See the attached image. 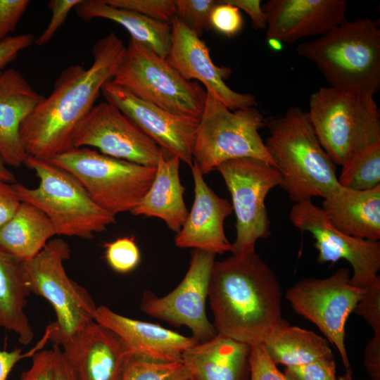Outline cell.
I'll use <instances>...</instances> for the list:
<instances>
[{
    "label": "cell",
    "mask_w": 380,
    "mask_h": 380,
    "mask_svg": "<svg viewBox=\"0 0 380 380\" xmlns=\"http://www.w3.org/2000/svg\"><path fill=\"white\" fill-rule=\"evenodd\" d=\"M125 50L123 42L110 32L94 44L88 68L72 65L61 73L51 94L20 126L27 156L50 161L73 148L77 125L95 105L103 86L114 77Z\"/></svg>",
    "instance_id": "cell-1"
},
{
    "label": "cell",
    "mask_w": 380,
    "mask_h": 380,
    "mask_svg": "<svg viewBox=\"0 0 380 380\" xmlns=\"http://www.w3.org/2000/svg\"><path fill=\"white\" fill-rule=\"evenodd\" d=\"M281 295L277 276L255 252L215 261L208 297L217 333L262 343L283 320Z\"/></svg>",
    "instance_id": "cell-2"
},
{
    "label": "cell",
    "mask_w": 380,
    "mask_h": 380,
    "mask_svg": "<svg viewBox=\"0 0 380 380\" xmlns=\"http://www.w3.org/2000/svg\"><path fill=\"white\" fill-rule=\"evenodd\" d=\"M265 145L281 176L279 186L295 203L324 198L340 184L336 164L322 147L307 111L291 106L266 120Z\"/></svg>",
    "instance_id": "cell-3"
},
{
    "label": "cell",
    "mask_w": 380,
    "mask_h": 380,
    "mask_svg": "<svg viewBox=\"0 0 380 380\" xmlns=\"http://www.w3.org/2000/svg\"><path fill=\"white\" fill-rule=\"evenodd\" d=\"M298 55L313 63L329 87L373 96L380 89V28L371 18L346 20L300 43Z\"/></svg>",
    "instance_id": "cell-4"
},
{
    "label": "cell",
    "mask_w": 380,
    "mask_h": 380,
    "mask_svg": "<svg viewBox=\"0 0 380 380\" xmlns=\"http://www.w3.org/2000/svg\"><path fill=\"white\" fill-rule=\"evenodd\" d=\"M24 165L39 178L35 188L12 184L21 202L42 210L56 235L91 239L115 222V216L99 206L80 182L51 161L27 156Z\"/></svg>",
    "instance_id": "cell-5"
},
{
    "label": "cell",
    "mask_w": 380,
    "mask_h": 380,
    "mask_svg": "<svg viewBox=\"0 0 380 380\" xmlns=\"http://www.w3.org/2000/svg\"><path fill=\"white\" fill-rule=\"evenodd\" d=\"M307 113L322 147L336 165L380 143V114L373 96L323 87L311 94Z\"/></svg>",
    "instance_id": "cell-6"
},
{
    "label": "cell",
    "mask_w": 380,
    "mask_h": 380,
    "mask_svg": "<svg viewBox=\"0 0 380 380\" xmlns=\"http://www.w3.org/2000/svg\"><path fill=\"white\" fill-rule=\"evenodd\" d=\"M70 257L68 244L51 239L34 257L21 261L30 293L44 298L52 305L56 319L48 325L40 347L49 340L58 346L94 320L96 306L88 291L70 279L63 262Z\"/></svg>",
    "instance_id": "cell-7"
},
{
    "label": "cell",
    "mask_w": 380,
    "mask_h": 380,
    "mask_svg": "<svg viewBox=\"0 0 380 380\" xmlns=\"http://www.w3.org/2000/svg\"><path fill=\"white\" fill-rule=\"evenodd\" d=\"M265 122L255 106L232 110L207 92L196 132L193 164L203 175L226 161L243 158L262 160L276 167L260 134Z\"/></svg>",
    "instance_id": "cell-8"
},
{
    "label": "cell",
    "mask_w": 380,
    "mask_h": 380,
    "mask_svg": "<svg viewBox=\"0 0 380 380\" xmlns=\"http://www.w3.org/2000/svg\"><path fill=\"white\" fill-rule=\"evenodd\" d=\"M50 161L72 174L99 206L115 216L132 211L156 174V167L115 158L87 147H73Z\"/></svg>",
    "instance_id": "cell-9"
},
{
    "label": "cell",
    "mask_w": 380,
    "mask_h": 380,
    "mask_svg": "<svg viewBox=\"0 0 380 380\" xmlns=\"http://www.w3.org/2000/svg\"><path fill=\"white\" fill-rule=\"evenodd\" d=\"M111 82L168 112L198 119L207 96L198 82L185 80L165 58L132 39Z\"/></svg>",
    "instance_id": "cell-10"
},
{
    "label": "cell",
    "mask_w": 380,
    "mask_h": 380,
    "mask_svg": "<svg viewBox=\"0 0 380 380\" xmlns=\"http://www.w3.org/2000/svg\"><path fill=\"white\" fill-rule=\"evenodd\" d=\"M216 170L231 194L236 215V239L232 252L238 255L255 253L256 241L271 234L265 198L273 188L280 185L279 170L252 158L226 161Z\"/></svg>",
    "instance_id": "cell-11"
},
{
    "label": "cell",
    "mask_w": 380,
    "mask_h": 380,
    "mask_svg": "<svg viewBox=\"0 0 380 380\" xmlns=\"http://www.w3.org/2000/svg\"><path fill=\"white\" fill-rule=\"evenodd\" d=\"M365 291L352 284L349 270L341 267L327 278H304L285 295L294 311L315 324L336 347L346 372L350 373L345 325Z\"/></svg>",
    "instance_id": "cell-12"
},
{
    "label": "cell",
    "mask_w": 380,
    "mask_h": 380,
    "mask_svg": "<svg viewBox=\"0 0 380 380\" xmlns=\"http://www.w3.org/2000/svg\"><path fill=\"white\" fill-rule=\"evenodd\" d=\"M215 254L194 249L189 267L180 284L166 296L144 292L140 310L146 315L177 327L186 326L198 343L217 333L208 319L205 303Z\"/></svg>",
    "instance_id": "cell-13"
},
{
    "label": "cell",
    "mask_w": 380,
    "mask_h": 380,
    "mask_svg": "<svg viewBox=\"0 0 380 380\" xmlns=\"http://www.w3.org/2000/svg\"><path fill=\"white\" fill-rule=\"evenodd\" d=\"M289 219L302 232L312 234L318 251L317 262H336L344 259L352 266L350 282L367 289L380 279V242L346 234L333 227L321 207L312 201L296 203L291 208Z\"/></svg>",
    "instance_id": "cell-14"
},
{
    "label": "cell",
    "mask_w": 380,
    "mask_h": 380,
    "mask_svg": "<svg viewBox=\"0 0 380 380\" xmlns=\"http://www.w3.org/2000/svg\"><path fill=\"white\" fill-rule=\"evenodd\" d=\"M72 145L150 167L156 166L160 152L153 139L107 101L95 104L79 123Z\"/></svg>",
    "instance_id": "cell-15"
},
{
    "label": "cell",
    "mask_w": 380,
    "mask_h": 380,
    "mask_svg": "<svg viewBox=\"0 0 380 380\" xmlns=\"http://www.w3.org/2000/svg\"><path fill=\"white\" fill-rule=\"evenodd\" d=\"M106 101L118 108L157 145L180 161L193 165V148L199 119L175 114L133 95L111 82L102 87Z\"/></svg>",
    "instance_id": "cell-16"
},
{
    "label": "cell",
    "mask_w": 380,
    "mask_h": 380,
    "mask_svg": "<svg viewBox=\"0 0 380 380\" xmlns=\"http://www.w3.org/2000/svg\"><path fill=\"white\" fill-rule=\"evenodd\" d=\"M171 44L167 63L185 80H196L232 110L257 106L251 93H239L225 83L231 69L219 67L212 61L205 43L182 23L176 15L170 22Z\"/></svg>",
    "instance_id": "cell-17"
},
{
    "label": "cell",
    "mask_w": 380,
    "mask_h": 380,
    "mask_svg": "<svg viewBox=\"0 0 380 380\" xmlns=\"http://www.w3.org/2000/svg\"><path fill=\"white\" fill-rule=\"evenodd\" d=\"M59 346L77 380H121L132 357L114 332L95 320Z\"/></svg>",
    "instance_id": "cell-18"
},
{
    "label": "cell",
    "mask_w": 380,
    "mask_h": 380,
    "mask_svg": "<svg viewBox=\"0 0 380 380\" xmlns=\"http://www.w3.org/2000/svg\"><path fill=\"white\" fill-rule=\"evenodd\" d=\"M262 8L267 18L265 40L281 44L321 36L347 20L345 0H270Z\"/></svg>",
    "instance_id": "cell-19"
},
{
    "label": "cell",
    "mask_w": 380,
    "mask_h": 380,
    "mask_svg": "<svg viewBox=\"0 0 380 380\" xmlns=\"http://www.w3.org/2000/svg\"><path fill=\"white\" fill-rule=\"evenodd\" d=\"M191 169L194 182V203L175 237V244L181 248H194L215 255L232 252V246L226 236L224 222L232 213V205L206 184L195 164Z\"/></svg>",
    "instance_id": "cell-20"
},
{
    "label": "cell",
    "mask_w": 380,
    "mask_h": 380,
    "mask_svg": "<svg viewBox=\"0 0 380 380\" xmlns=\"http://www.w3.org/2000/svg\"><path fill=\"white\" fill-rule=\"evenodd\" d=\"M94 320L114 332L132 356L157 362H182V354L198 343L194 338L158 324L131 319L105 305L96 308Z\"/></svg>",
    "instance_id": "cell-21"
},
{
    "label": "cell",
    "mask_w": 380,
    "mask_h": 380,
    "mask_svg": "<svg viewBox=\"0 0 380 380\" xmlns=\"http://www.w3.org/2000/svg\"><path fill=\"white\" fill-rule=\"evenodd\" d=\"M44 96L15 69L0 74V158L19 167L27 157L20 138V126Z\"/></svg>",
    "instance_id": "cell-22"
},
{
    "label": "cell",
    "mask_w": 380,
    "mask_h": 380,
    "mask_svg": "<svg viewBox=\"0 0 380 380\" xmlns=\"http://www.w3.org/2000/svg\"><path fill=\"white\" fill-rule=\"evenodd\" d=\"M251 345L217 334L182 354L193 380H249Z\"/></svg>",
    "instance_id": "cell-23"
},
{
    "label": "cell",
    "mask_w": 380,
    "mask_h": 380,
    "mask_svg": "<svg viewBox=\"0 0 380 380\" xmlns=\"http://www.w3.org/2000/svg\"><path fill=\"white\" fill-rule=\"evenodd\" d=\"M330 224L354 237L380 239V185L366 191L340 186L324 198L321 207Z\"/></svg>",
    "instance_id": "cell-24"
},
{
    "label": "cell",
    "mask_w": 380,
    "mask_h": 380,
    "mask_svg": "<svg viewBox=\"0 0 380 380\" xmlns=\"http://www.w3.org/2000/svg\"><path fill=\"white\" fill-rule=\"evenodd\" d=\"M179 163L178 157L160 148L153 180L131 212L135 216L158 217L176 233L189 215L183 197L185 187L179 178Z\"/></svg>",
    "instance_id": "cell-25"
},
{
    "label": "cell",
    "mask_w": 380,
    "mask_h": 380,
    "mask_svg": "<svg viewBox=\"0 0 380 380\" xmlns=\"http://www.w3.org/2000/svg\"><path fill=\"white\" fill-rule=\"evenodd\" d=\"M84 21L103 18L122 26L131 39L166 58L171 44L170 24L160 22L134 11L113 7L104 0H82L74 8Z\"/></svg>",
    "instance_id": "cell-26"
},
{
    "label": "cell",
    "mask_w": 380,
    "mask_h": 380,
    "mask_svg": "<svg viewBox=\"0 0 380 380\" xmlns=\"http://www.w3.org/2000/svg\"><path fill=\"white\" fill-rule=\"evenodd\" d=\"M21 261L0 247V328L15 333L20 343L28 345L34 332L25 312L30 291Z\"/></svg>",
    "instance_id": "cell-27"
},
{
    "label": "cell",
    "mask_w": 380,
    "mask_h": 380,
    "mask_svg": "<svg viewBox=\"0 0 380 380\" xmlns=\"http://www.w3.org/2000/svg\"><path fill=\"white\" fill-rule=\"evenodd\" d=\"M55 235L52 223L42 210L21 202L11 219L0 228V247L26 260L39 253Z\"/></svg>",
    "instance_id": "cell-28"
},
{
    "label": "cell",
    "mask_w": 380,
    "mask_h": 380,
    "mask_svg": "<svg viewBox=\"0 0 380 380\" xmlns=\"http://www.w3.org/2000/svg\"><path fill=\"white\" fill-rule=\"evenodd\" d=\"M268 355L277 364L298 366L325 358L333 353L328 341L312 331L282 320L263 341Z\"/></svg>",
    "instance_id": "cell-29"
},
{
    "label": "cell",
    "mask_w": 380,
    "mask_h": 380,
    "mask_svg": "<svg viewBox=\"0 0 380 380\" xmlns=\"http://www.w3.org/2000/svg\"><path fill=\"white\" fill-rule=\"evenodd\" d=\"M338 182L343 187L357 191L370 190L380 185V143L348 158L342 165Z\"/></svg>",
    "instance_id": "cell-30"
},
{
    "label": "cell",
    "mask_w": 380,
    "mask_h": 380,
    "mask_svg": "<svg viewBox=\"0 0 380 380\" xmlns=\"http://www.w3.org/2000/svg\"><path fill=\"white\" fill-rule=\"evenodd\" d=\"M191 375L182 362H157L132 356L121 380H190Z\"/></svg>",
    "instance_id": "cell-31"
},
{
    "label": "cell",
    "mask_w": 380,
    "mask_h": 380,
    "mask_svg": "<svg viewBox=\"0 0 380 380\" xmlns=\"http://www.w3.org/2000/svg\"><path fill=\"white\" fill-rule=\"evenodd\" d=\"M176 17L201 37L210 27V14L217 4L214 0H174Z\"/></svg>",
    "instance_id": "cell-32"
},
{
    "label": "cell",
    "mask_w": 380,
    "mask_h": 380,
    "mask_svg": "<svg viewBox=\"0 0 380 380\" xmlns=\"http://www.w3.org/2000/svg\"><path fill=\"white\" fill-rule=\"evenodd\" d=\"M105 257L109 266L119 273L134 270L141 259L139 249L133 237H122L104 244Z\"/></svg>",
    "instance_id": "cell-33"
},
{
    "label": "cell",
    "mask_w": 380,
    "mask_h": 380,
    "mask_svg": "<svg viewBox=\"0 0 380 380\" xmlns=\"http://www.w3.org/2000/svg\"><path fill=\"white\" fill-rule=\"evenodd\" d=\"M115 8L128 10L170 24L176 15L174 0H104Z\"/></svg>",
    "instance_id": "cell-34"
},
{
    "label": "cell",
    "mask_w": 380,
    "mask_h": 380,
    "mask_svg": "<svg viewBox=\"0 0 380 380\" xmlns=\"http://www.w3.org/2000/svg\"><path fill=\"white\" fill-rule=\"evenodd\" d=\"M243 20L240 10L225 2L217 1L210 14V27L227 37H233L242 30Z\"/></svg>",
    "instance_id": "cell-35"
},
{
    "label": "cell",
    "mask_w": 380,
    "mask_h": 380,
    "mask_svg": "<svg viewBox=\"0 0 380 380\" xmlns=\"http://www.w3.org/2000/svg\"><path fill=\"white\" fill-rule=\"evenodd\" d=\"M249 367V380H295L279 370L262 343L251 345Z\"/></svg>",
    "instance_id": "cell-36"
},
{
    "label": "cell",
    "mask_w": 380,
    "mask_h": 380,
    "mask_svg": "<svg viewBox=\"0 0 380 380\" xmlns=\"http://www.w3.org/2000/svg\"><path fill=\"white\" fill-rule=\"evenodd\" d=\"M284 374L295 380H338L333 357L302 365L286 367Z\"/></svg>",
    "instance_id": "cell-37"
},
{
    "label": "cell",
    "mask_w": 380,
    "mask_h": 380,
    "mask_svg": "<svg viewBox=\"0 0 380 380\" xmlns=\"http://www.w3.org/2000/svg\"><path fill=\"white\" fill-rule=\"evenodd\" d=\"M353 312L366 320L374 334L380 333V279L365 289Z\"/></svg>",
    "instance_id": "cell-38"
},
{
    "label": "cell",
    "mask_w": 380,
    "mask_h": 380,
    "mask_svg": "<svg viewBox=\"0 0 380 380\" xmlns=\"http://www.w3.org/2000/svg\"><path fill=\"white\" fill-rule=\"evenodd\" d=\"M82 0H51L48 6L51 15L50 20L43 32L34 41L37 46H44L53 38L58 30L66 20L68 13Z\"/></svg>",
    "instance_id": "cell-39"
},
{
    "label": "cell",
    "mask_w": 380,
    "mask_h": 380,
    "mask_svg": "<svg viewBox=\"0 0 380 380\" xmlns=\"http://www.w3.org/2000/svg\"><path fill=\"white\" fill-rule=\"evenodd\" d=\"M30 4L29 0H0V42L15 30Z\"/></svg>",
    "instance_id": "cell-40"
},
{
    "label": "cell",
    "mask_w": 380,
    "mask_h": 380,
    "mask_svg": "<svg viewBox=\"0 0 380 380\" xmlns=\"http://www.w3.org/2000/svg\"><path fill=\"white\" fill-rule=\"evenodd\" d=\"M20 380H53V350L34 353L30 367L22 373Z\"/></svg>",
    "instance_id": "cell-41"
},
{
    "label": "cell",
    "mask_w": 380,
    "mask_h": 380,
    "mask_svg": "<svg viewBox=\"0 0 380 380\" xmlns=\"http://www.w3.org/2000/svg\"><path fill=\"white\" fill-rule=\"evenodd\" d=\"M32 34H22L9 36L0 42V74L5 68L15 60L18 54L34 43Z\"/></svg>",
    "instance_id": "cell-42"
},
{
    "label": "cell",
    "mask_w": 380,
    "mask_h": 380,
    "mask_svg": "<svg viewBox=\"0 0 380 380\" xmlns=\"http://www.w3.org/2000/svg\"><path fill=\"white\" fill-rule=\"evenodd\" d=\"M20 203L12 184L0 181V228L11 219Z\"/></svg>",
    "instance_id": "cell-43"
},
{
    "label": "cell",
    "mask_w": 380,
    "mask_h": 380,
    "mask_svg": "<svg viewBox=\"0 0 380 380\" xmlns=\"http://www.w3.org/2000/svg\"><path fill=\"white\" fill-rule=\"evenodd\" d=\"M246 13L255 30L267 29V18L260 0H224Z\"/></svg>",
    "instance_id": "cell-44"
},
{
    "label": "cell",
    "mask_w": 380,
    "mask_h": 380,
    "mask_svg": "<svg viewBox=\"0 0 380 380\" xmlns=\"http://www.w3.org/2000/svg\"><path fill=\"white\" fill-rule=\"evenodd\" d=\"M364 364L372 380H380V333L374 334L365 350Z\"/></svg>",
    "instance_id": "cell-45"
},
{
    "label": "cell",
    "mask_w": 380,
    "mask_h": 380,
    "mask_svg": "<svg viewBox=\"0 0 380 380\" xmlns=\"http://www.w3.org/2000/svg\"><path fill=\"white\" fill-rule=\"evenodd\" d=\"M53 380H77L60 346L53 344Z\"/></svg>",
    "instance_id": "cell-46"
},
{
    "label": "cell",
    "mask_w": 380,
    "mask_h": 380,
    "mask_svg": "<svg viewBox=\"0 0 380 380\" xmlns=\"http://www.w3.org/2000/svg\"><path fill=\"white\" fill-rule=\"evenodd\" d=\"M25 356L20 348L11 351L0 350V380H7L17 362Z\"/></svg>",
    "instance_id": "cell-47"
},
{
    "label": "cell",
    "mask_w": 380,
    "mask_h": 380,
    "mask_svg": "<svg viewBox=\"0 0 380 380\" xmlns=\"http://www.w3.org/2000/svg\"><path fill=\"white\" fill-rule=\"evenodd\" d=\"M0 181L8 183L14 184L15 183V177L13 172L9 170L6 167V164L3 162L0 158Z\"/></svg>",
    "instance_id": "cell-48"
},
{
    "label": "cell",
    "mask_w": 380,
    "mask_h": 380,
    "mask_svg": "<svg viewBox=\"0 0 380 380\" xmlns=\"http://www.w3.org/2000/svg\"><path fill=\"white\" fill-rule=\"evenodd\" d=\"M270 48L279 51L282 49V44L276 39H269L266 41Z\"/></svg>",
    "instance_id": "cell-49"
},
{
    "label": "cell",
    "mask_w": 380,
    "mask_h": 380,
    "mask_svg": "<svg viewBox=\"0 0 380 380\" xmlns=\"http://www.w3.org/2000/svg\"><path fill=\"white\" fill-rule=\"evenodd\" d=\"M351 374L352 373H350V372H346V373L345 374L339 376L338 378V380H353V378H352Z\"/></svg>",
    "instance_id": "cell-50"
},
{
    "label": "cell",
    "mask_w": 380,
    "mask_h": 380,
    "mask_svg": "<svg viewBox=\"0 0 380 380\" xmlns=\"http://www.w3.org/2000/svg\"><path fill=\"white\" fill-rule=\"evenodd\" d=\"M190 380H193L192 378Z\"/></svg>",
    "instance_id": "cell-51"
}]
</instances>
